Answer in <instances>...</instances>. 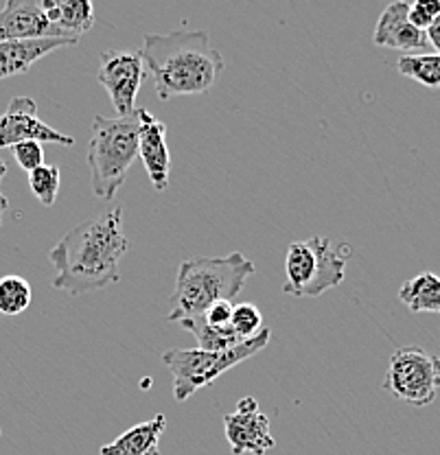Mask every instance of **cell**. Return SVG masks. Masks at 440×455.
<instances>
[{
    "label": "cell",
    "mask_w": 440,
    "mask_h": 455,
    "mask_svg": "<svg viewBox=\"0 0 440 455\" xmlns=\"http://www.w3.org/2000/svg\"><path fill=\"white\" fill-rule=\"evenodd\" d=\"M127 245L121 208L79 221L49 252L55 267L53 287L73 296H86L118 283Z\"/></svg>",
    "instance_id": "1"
},
{
    "label": "cell",
    "mask_w": 440,
    "mask_h": 455,
    "mask_svg": "<svg viewBox=\"0 0 440 455\" xmlns=\"http://www.w3.org/2000/svg\"><path fill=\"white\" fill-rule=\"evenodd\" d=\"M139 55L163 101L208 92L224 70V60L211 46V36L204 28L167 36L147 33Z\"/></svg>",
    "instance_id": "2"
},
{
    "label": "cell",
    "mask_w": 440,
    "mask_h": 455,
    "mask_svg": "<svg viewBox=\"0 0 440 455\" xmlns=\"http://www.w3.org/2000/svg\"><path fill=\"white\" fill-rule=\"evenodd\" d=\"M254 263L241 252L228 256H197L182 260L172 293L169 322H187L200 317L208 307L239 296L245 281L254 274Z\"/></svg>",
    "instance_id": "3"
},
{
    "label": "cell",
    "mask_w": 440,
    "mask_h": 455,
    "mask_svg": "<svg viewBox=\"0 0 440 455\" xmlns=\"http://www.w3.org/2000/svg\"><path fill=\"white\" fill-rule=\"evenodd\" d=\"M139 134L140 123L136 112L125 118H108L101 114L92 118L88 167L92 191L99 199L110 202L123 187L127 171L139 158Z\"/></svg>",
    "instance_id": "4"
},
{
    "label": "cell",
    "mask_w": 440,
    "mask_h": 455,
    "mask_svg": "<svg viewBox=\"0 0 440 455\" xmlns=\"http://www.w3.org/2000/svg\"><path fill=\"white\" fill-rule=\"evenodd\" d=\"M351 248L335 245L326 236L293 241L285 256V284L283 291L293 298H320L347 278Z\"/></svg>",
    "instance_id": "5"
},
{
    "label": "cell",
    "mask_w": 440,
    "mask_h": 455,
    "mask_svg": "<svg viewBox=\"0 0 440 455\" xmlns=\"http://www.w3.org/2000/svg\"><path fill=\"white\" fill-rule=\"evenodd\" d=\"M269 335H272V331L263 326L259 335L241 341L239 346L224 350V353H208V350L202 348L164 350L163 362L173 377V396H176V401L184 403L197 390L217 381L221 374L228 372L236 363H244L245 359L261 353L265 346L269 344Z\"/></svg>",
    "instance_id": "6"
},
{
    "label": "cell",
    "mask_w": 440,
    "mask_h": 455,
    "mask_svg": "<svg viewBox=\"0 0 440 455\" xmlns=\"http://www.w3.org/2000/svg\"><path fill=\"white\" fill-rule=\"evenodd\" d=\"M383 387L414 407L429 405L436 401L440 390V357L419 346L396 348L390 357Z\"/></svg>",
    "instance_id": "7"
},
{
    "label": "cell",
    "mask_w": 440,
    "mask_h": 455,
    "mask_svg": "<svg viewBox=\"0 0 440 455\" xmlns=\"http://www.w3.org/2000/svg\"><path fill=\"white\" fill-rule=\"evenodd\" d=\"M99 61L97 82L110 94L118 116H132L136 112V94L145 79L143 60L134 51H103Z\"/></svg>",
    "instance_id": "8"
},
{
    "label": "cell",
    "mask_w": 440,
    "mask_h": 455,
    "mask_svg": "<svg viewBox=\"0 0 440 455\" xmlns=\"http://www.w3.org/2000/svg\"><path fill=\"white\" fill-rule=\"evenodd\" d=\"M27 140L55 142L64 147L75 145L73 136L61 134L37 116V106L31 97H13L7 112L0 114V149L16 147Z\"/></svg>",
    "instance_id": "9"
},
{
    "label": "cell",
    "mask_w": 440,
    "mask_h": 455,
    "mask_svg": "<svg viewBox=\"0 0 440 455\" xmlns=\"http://www.w3.org/2000/svg\"><path fill=\"white\" fill-rule=\"evenodd\" d=\"M224 431L233 455H265L276 447L269 431V419L259 410L257 398L252 396L241 398L236 411L224 416Z\"/></svg>",
    "instance_id": "10"
},
{
    "label": "cell",
    "mask_w": 440,
    "mask_h": 455,
    "mask_svg": "<svg viewBox=\"0 0 440 455\" xmlns=\"http://www.w3.org/2000/svg\"><path fill=\"white\" fill-rule=\"evenodd\" d=\"M140 123L139 134V156L143 160L147 175L156 191H164L169 187L172 175V156L167 147V125L154 116L149 110H136Z\"/></svg>",
    "instance_id": "11"
},
{
    "label": "cell",
    "mask_w": 440,
    "mask_h": 455,
    "mask_svg": "<svg viewBox=\"0 0 440 455\" xmlns=\"http://www.w3.org/2000/svg\"><path fill=\"white\" fill-rule=\"evenodd\" d=\"M61 37L46 18L40 0H9L0 9V42Z\"/></svg>",
    "instance_id": "12"
},
{
    "label": "cell",
    "mask_w": 440,
    "mask_h": 455,
    "mask_svg": "<svg viewBox=\"0 0 440 455\" xmlns=\"http://www.w3.org/2000/svg\"><path fill=\"white\" fill-rule=\"evenodd\" d=\"M410 4L404 0L390 3L381 12L380 20H377L375 33H372V42L377 46H386V49L395 51H420L428 46V36L425 31L416 28L408 18Z\"/></svg>",
    "instance_id": "13"
},
{
    "label": "cell",
    "mask_w": 440,
    "mask_h": 455,
    "mask_svg": "<svg viewBox=\"0 0 440 455\" xmlns=\"http://www.w3.org/2000/svg\"><path fill=\"white\" fill-rule=\"evenodd\" d=\"M73 37H44V40H16L0 42V82L16 75H25L27 70L42 60L44 55L58 49L77 44Z\"/></svg>",
    "instance_id": "14"
},
{
    "label": "cell",
    "mask_w": 440,
    "mask_h": 455,
    "mask_svg": "<svg viewBox=\"0 0 440 455\" xmlns=\"http://www.w3.org/2000/svg\"><path fill=\"white\" fill-rule=\"evenodd\" d=\"M46 18L61 37L79 40L94 25V7L88 0H40Z\"/></svg>",
    "instance_id": "15"
},
{
    "label": "cell",
    "mask_w": 440,
    "mask_h": 455,
    "mask_svg": "<svg viewBox=\"0 0 440 455\" xmlns=\"http://www.w3.org/2000/svg\"><path fill=\"white\" fill-rule=\"evenodd\" d=\"M167 419L164 414H158L156 419L145 420V423L134 425L121 434L115 443L103 444L101 455H160L158 440L163 435Z\"/></svg>",
    "instance_id": "16"
},
{
    "label": "cell",
    "mask_w": 440,
    "mask_h": 455,
    "mask_svg": "<svg viewBox=\"0 0 440 455\" xmlns=\"http://www.w3.org/2000/svg\"><path fill=\"white\" fill-rule=\"evenodd\" d=\"M399 300L412 313H436L440 315V276L432 272H423L410 278L399 289Z\"/></svg>",
    "instance_id": "17"
},
{
    "label": "cell",
    "mask_w": 440,
    "mask_h": 455,
    "mask_svg": "<svg viewBox=\"0 0 440 455\" xmlns=\"http://www.w3.org/2000/svg\"><path fill=\"white\" fill-rule=\"evenodd\" d=\"M184 329L191 331L193 335L197 338V344H200L202 350H208V353H224V350L235 348L239 346L241 338H236V333L228 326H211L206 324L202 317H193V320L180 322Z\"/></svg>",
    "instance_id": "18"
},
{
    "label": "cell",
    "mask_w": 440,
    "mask_h": 455,
    "mask_svg": "<svg viewBox=\"0 0 440 455\" xmlns=\"http://www.w3.org/2000/svg\"><path fill=\"white\" fill-rule=\"evenodd\" d=\"M396 68L404 77L414 79L425 88H440V55L436 53H405L396 61Z\"/></svg>",
    "instance_id": "19"
},
{
    "label": "cell",
    "mask_w": 440,
    "mask_h": 455,
    "mask_svg": "<svg viewBox=\"0 0 440 455\" xmlns=\"http://www.w3.org/2000/svg\"><path fill=\"white\" fill-rule=\"evenodd\" d=\"M33 300L31 284L22 276L0 278V313L3 315H18L29 309Z\"/></svg>",
    "instance_id": "20"
},
{
    "label": "cell",
    "mask_w": 440,
    "mask_h": 455,
    "mask_svg": "<svg viewBox=\"0 0 440 455\" xmlns=\"http://www.w3.org/2000/svg\"><path fill=\"white\" fill-rule=\"evenodd\" d=\"M60 169L55 164H42L29 173L31 193L40 199L44 206H53L60 193Z\"/></svg>",
    "instance_id": "21"
},
{
    "label": "cell",
    "mask_w": 440,
    "mask_h": 455,
    "mask_svg": "<svg viewBox=\"0 0 440 455\" xmlns=\"http://www.w3.org/2000/svg\"><path fill=\"white\" fill-rule=\"evenodd\" d=\"M230 329L241 339H250L254 335H259V331L263 329V315L259 311V307L252 305V302H239V305H235L233 315H230Z\"/></svg>",
    "instance_id": "22"
},
{
    "label": "cell",
    "mask_w": 440,
    "mask_h": 455,
    "mask_svg": "<svg viewBox=\"0 0 440 455\" xmlns=\"http://www.w3.org/2000/svg\"><path fill=\"white\" fill-rule=\"evenodd\" d=\"M440 16V0H416L410 4L408 18L410 22L420 31H428V27Z\"/></svg>",
    "instance_id": "23"
},
{
    "label": "cell",
    "mask_w": 440,
    "mask_h": 455,
    "mask_svg": "<svg viewBox=\"0 0 440 455\" xmlns=\"http://www.w3.org/2000/svg\"><path fill=\"white\" fill-rule=\"evenodd\" d=\"M12 151L16 163L25 171H29V173L33 169L44 164V149H42V142H36V140L20 142V145L12 147Z\"/></svg>",
    "instance_id": "24"
},
{
    "label": "cell",
    "mask_w": 440,
    "mask_h": 455,
    "mask_svg": "<svg viewBox=\"0 0 440 455\" xmlns=\"http://www.w3.org/2000/svg\"><path fill=\"white\" fill-rule=\"evenodd\" d=\"M235 305L230 300H220L215 305H211L208 309L202 313V320L211 326H228L230 324V315H233Z\"/></svg>",
    "instance_id": "25"
},
{
    "label": "cell",
    "mask_w": 440,
    "mask_h": 455,
    "mask_svg": "<svg viewBox=\"0 0 440 455\" xmlns=\"http://www.w3.org/2000/svg\"><path fill=\"white\" fill-rule=\"evenodd\" d=\"M425 36H428V44H432L436 49V55H440V16L428 27Z\"/></svg>",
    "instance_id": "26"
},
{
    "label": "cell",
    "mask_w": 440,
    "mask_h": 455,
    "mask_svg": "<svg viewBox=\"0 0 440 455\" xmlns=\"http://www.w3.org/2000/svg\"><path fill=\"white\" fill-rule=\"evenodd\" d=\"M4 173H7V167H4V163H3V160H0V182H3V175ZM7 206H9L7 197H4L3 191H0V220H3V212L7 211Z\"/></svg>",
    "instance_id": "27"
}]
</instances>
